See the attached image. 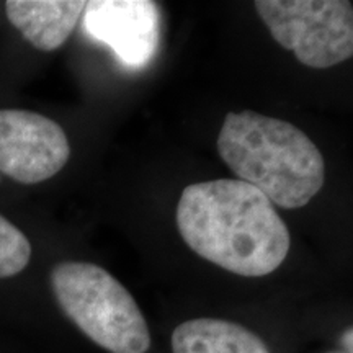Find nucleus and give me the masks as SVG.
<instances>
[{"mask_svg": "<svg viewBox=\"0 0 353 353\" xmlns=\"http://www.w3.org/2000/svg\"><path fill=\"white\" fill-rule=\"evenodd\" d=\"M176 228L193 252L241 276H265L285 262L291 237L270 200L241 180L188 185Z\"/></svg>", "mask_w": 353, "mask_h": 353, "instance_id": "1", "label": "nucleus"}, {"mask_svg": "<svg viewBox=\"0 0 353 353\" xmlns=\"http://www.w3.org/2000/svg\"><path fill=\"white\" fill-rule=\"evenodd\" d=\"M218 152L237 180L285 210L306 206L324 185L321 151L288 121L249 110L228 113L218 136Z\"/></svg>", "mask_w": 353, "mask_h": 353, "instance_id": "2", "label": "nucleus"}, {"mask_svg": "<svg viewBox=\"0 0 353 353\" xmlns=\"http://www.w3.org/2000/svg\"><path fill=\"white\" fill-rule=\"evenodd\" d=\"M54 296L68 317L112 353H145L151 334L131 293L99 265L61 262L51 272Z\"/></svg>", "mask_w": 353, "mask_h": 353, "instance_id": "3", "label": "nucleus"}, {"mask_svg": "<svg viewBox=\"0 0 353 353\" xmlns=\"http://www.w3.org/2000/svg\"><path fill=\"white\" fill-rule=\"evenodd\" d=\"M255 10L273 39L307 68H332L353 54L352 2L260 0Z\"/></svg>", "mask_w": 353, "mask_h": 353, "instance_id": "4", "label": "nucleus"}, {"mask_svg": "<svg viewBox=\"0 0 353 353\" xmlns=\"http://www.w3.org/2000/svg\"><path fill=\"white\" fill-rule=\"evenodd\" d=\"M70 156L63 128L26 110H0V172L25 185L59 174Z\"/></svg>", "mask_w": 353, "mask_h": 353, "instance_id": "5", "label": "nucleus"}, {"mask_svg": "<svg viewBox=\"0 0 353 353\" xmlns=\"http://www.w3.org/2000/svg\"><path fill=\"white\" fill-rule=\"evenodd\" d=\"M83 30L113 50L128 68H143L152 59L161 38V12L149 0L87 2Z\"/></svg>", "mask_w": 353, "mask_h": 353, "instance_id": "6", "label": "nucleus"}, {"mask_svg": "<svg viewBox=\"0 0 353 353\" xmlns=\"http://www.w3.org/2000/svg\"><path fill=\"white\" fill-rule=\"evenodd\" d=\"M87 2L72 0H8L10 23L39 51H54L68 41Z\"/></svg>", "mask_w": 353, "mask_h": 353, "instance_id": "7", "label": "nucleus"}, {"mask_svg": "<svg viewBox=\"0 0 353 353\" xmlns=\"http://www.w3.org/2000/svg\"><path fill=\"white\" fill-rule=\"evenodd\" d=\"M174 353H270L252 330L229 321L192 319L172 334Z\"/></svg>", "mask_w": 353, "mask_h": 353, "instance_id": "8", "label": "nucleus"}, {"mask_svg": "<svg viewBox=\"0 0 353 353\" xmlns=\"http://www.w3.org/2000/svg\"><path fill=\"white\" fill-rule=\"evenodd\" d=\"M32 259L28 237L7 218L0 214V278H8L23 272Z\"/></svg>", "mask_w": 353, "mask_h": 353, "instance_id": "9", "label": "nucleus"}]
</instances>
